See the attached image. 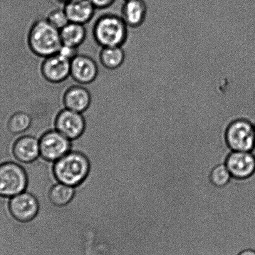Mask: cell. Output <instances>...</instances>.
<instances>
[{"instance_id":"obj_1","label":"cell","mask_w":255,"mask_h":255,"mask_svg":"<svg viewBox=\"0 0 255 255\" xmlns=\"http://www.w3.org/2000/svg\"><path fill=\"white\" fill-rule=\"evenodd\" d=\"M27 42L34 55L45 58L58 53L62 46L60 31L46 18H39L29 29Z\"/></svg>"},{"instance_id":"obj_2","label":"cell","mask_w":255,"mask_h":255,"mask_svg":"<svg viewBox=\"0 0 255 255\" xmlns=\"http://www.w3.org/2000/svg\"><path fill=\"white\" fill-rule=\"evenodd\" d=\"M93 36L101 48L123 47L129 36V28L120 16L105 14L96 19L93 28Z\"/></svg>"},{"instance_id":"obj_3","label":"cell","mask_w":255,"mask_h":255,"mask_svg":"<svg viewBox=\"0 0 255 255\" xmlns=\"http://www.w3.org/2000/svg\"><path fill=\"white\" fill-rule=\"evenodd\" d=\"M90 162L83 153L69 152L57 160L53 166L54 177L59 183L77 187L83 183L90 173Z\"/></svg>"},{"instance_id":"obj_4","label":"cell","mask_w":255,"mask_h":255,"mask_svg":"<svg viewBox=\"0 0 255 255\" xmlns=\"http://www.w3.org/2000/svg\"><path fill=\"white\" fill-rule=\"evenodd\" d=\"M28 176L21 166L13 161L0 164V196L10 198L24 192Z\"/></svg>"},{"instance_id":"obj_5","label":"cell","mask_w":255,"mask_h":255,"mask_svg":"<svg viewBox=\"0 0 255 255\" xmlns=\"http://www.w3.org/2000/svg\"><path fill=\"white\" fill-rule=\"evenodd\" d=\"M226 140L234 152H252L255 148L254 124L246 120L234 121L228 127Z\"/></svg>"},{"instance_id":"obj_6","label":"cell","mask_w":255,"mask_h":255,"mask_svg":"<svg viewBox=\"0 0 255 255\" xmlns=\"http://www.w3.org/2000/svg\"><path fill=\"white\" fill-rule=\"evenodd\" d=\"M70 140L58 131L49 130L39 140L40 156L48 162H56L70 152Z\"/></svg>"},{"instance_id":"obj_7","label":"cell","mask_w":255,"mask_h":255,"mask_svg":"<svg viewBox=\"0 0 255 255\" xmlns=\"http://www.w3.org/2000/svg\"><path fill=\"white\" fill-rule=\"evenodd\" d=\"M56 130L69 140L78 139L83 134L86 121L83 113L64 108L57 114L54 121Z\"/></svg>"},{"instance_id":"obj_8","label":"cell","mask_w":255,"mask_h":255,"mask_svg":"<svg viewBox=\"0 0 255 255\" xmlns=\"http://www.w3.org/2000/svg\"><path fill=\"white\" fill-rule=\"evenodd\" d=\"M8 207L13 219L21 223L33 220L38 215L39 210L36 198L29 193L24 192L10 198Z\"/></svg>"},{"instance_id":"obj_9","label":"cell","mask_w":255,"mask_h":255,"mask_svg":"<svg viewBox=\"0 0 255 255\" xmlns=\"http://www.w3.org/2000/svg\"><path fill=\"white\" fill-rule=\"evenodd\" d=\"M70 61L57 53L44 58L40 67L41 74L49 83H63L70 76Z\"/></svg>"},{"instance_id":"obj_10","label":"cell","mask_w":255,"mask_h":255,"mask_svg":"<svg viewBox=\"0 0 255 255\" xmlns=\"http://www.w3.org/2000/svg\"><path fill=\"white\" fill-rule=\"evenodd\" d=\"M98 73V64L90 56L78 54L71 61L70 76L79 84L92 83Z\"/></svg>"},{"instance_id":"obj_11","label":"cell","mask_w":255,"mask_h":255,"mask_svg":"<svg viewBox=\"0 0 255 255\" xmlns=\"http://www.w3.org/2000/svg\"><path fill=\"white\" fill-rule=\"evenodd\" d=\"M232 177L244 179L255 172V155L252 152L232 151L225 163Z\"/></svg>"},{"instance_id":"obj_12","label":"cell","mask_w":255,"mask_h":255,"mask_svg":"<svg viewBox=\"0 0 255 255\" xmlns=\"http://www.w3.org/2000/svg\"><path fill=\"white\" fill-rule=\"evenodd\" d=\"M91 101L90 91L81 84L67 88L62 98L64 108L80 113L88 110Z\"/></svg>"},{"instance_id":"obj_13","label":"cell","mask_w":255,"mask_h":255,"mask_svg":"<svg viewBox=\"0 0 255 255\" xmlns=\"http://www.w3.org/2000/svg\"><path fill=\"white\" fill-rule=\"evenodd\" d=\"M147 12L145 0H128L121 7L120 16L128 28H137L144 23Z\"/></svg>"},{"instance_id":"obj_14","label":"cell","mask_w":255,"mask_h":255,"mask_svg":"<svg viewBox=\"0 0 255 255\" xmlns=\"http://www.w3.org/2000/svg\"><path fill=\"white\" fill-rule=\"evenodd\" d=\"M63 9L69 22L83 25L92 20L96 10L89 0H72L64 4Z\"/></svg>"},{"instance_id":"obj_15","label":"cell","mask_w":255,"mask_h":255,"mask_svg":"<svg viewBox=\"0 0 255 255\" xmlns=\"http://www.w3.org/2000/svg\"><path fill=\"white\" fill-rule=\"evenodd\" d=\"M12 153L19 162L23 163L33 162L40 155L39 140L33 136H23L14 143Z\"/></svg>"},{"instance_id":"obj_16","label":"cell","mask_w":255,"mask_h":255,"mask_svg":"<svg viewBox=\"0 0 255 255\" xmlns=\"http://www.w3.org/2000/svg\"><path fill=\"white\" fill-rule=\"evenodd\" d=\"M86 35L87 31L84 25L71 22L60 30L62 44L76 48L83 44Z\"/></svg>"},{"instance_id":"obj_17","label":"cell","mask_w":255,"mask_h":255,"mask_svg":"<svg viewBox=\"0 0 255 255\" xmlns=\"http://www.w3.org/2000/svg\"><path fill=\"white\" fill-rule=\"evenodd\" d=\"M126 53L123 47L112 46L101 48L99 59L104 68L115 70L121 68L126 60Z\"/></svg>"},{"instance_id":"obj_18","label":"cell","mask_w":255,"mask_h":255,"mask_svg":"<svg viewBox=\"0 0 255 255\" xmlns=\"http://www.w3.org/2000/svg\"><path fill=\"white\" fill-rule=\"evenodd\" d=\"M75 190L73 187L59 183L53 185L49 192L50 202L57 207H64L71 202L74 197Z\"/></svg>"},{"instance_id":"obj_19","label":"cell","mask_w":255,"mask_h":255,"mask_svg":"<svg viewBox=\"0 0 255 255\" xmlns=\"http://www.w3.org/2000/svg\"><path fill=\"white\" fill-rule=\"evenodd\" d=\"M31 124L32 119L28 113L17 111L7 121V129L12 135L21 134L29 129Z\"/></svg>"},{"instance_id":"obj_20","label":"cell","mask_w":255,"mask_h":255,"mask_svg":"<svg viewBox=\"0 0 255 255\" xmlns=\"http://www.w3.org/2000/svg\"><path fill=\"white\" fill-rule=\"evenodd\" d=\"M231 177L232 175L225 163L215 166L210 175L212 184L217 187L225 186L229 182Z\"/></svg>"},{"instance_id":"obj_21","label":"cell","mask_w":255,"mask_h":255,"mask_svg":"<svg viewBox=\"0 0 255 255\" xmlns=\"http://www.w3.org/2000/svg\"><path fill=\"white\" fill-rule=\"evenodd\" d=\"M46 19L52 26L59 29V31L69 23L63 8L53 9L48 14Z\"/></svg>"},{"instance_id":"obj_22","label":"cell","mask_w":255,"mask_h":255,"mask_svg":"<svg viewBox=\"0 0 255 255\" xmlns=\"http://www.w3.org/2000/svg\"><path fill=\"white\" fill-rule=\"evenodd\" d=\"M78 49L76 48H73V47L63 45L59 49L58 51V54L59 55H61L63 58L68 59L69 61H71L74 57L78 55Z\"/></svg>"},{"instance_id":"obj_23","label":"cell","mask_w":255,"mask_h":255,"mask_svg":"<svg viewBox=\"0 0 255 255\" xmlns=\"http://www.w3.org/2000/svg\"><path fill=\"white\" fill-rule=\"evenodd\" d=\"M96 9H104L113 5L116 0H89Z\"/></svg>"},{"instance_id":"obj_24","label":"cell","mask_w":255,"mask_h":255,"mask_svg":"<svg viewBox=\"0 0 255 255\" xmlns=\"http://www.w3.org/2000/svg\"><path fill=\"white\" fill-rule=\"evenodd\" d=\"M237 255H255V249H247L243 250Z\"/></svg>"},{"instance_id":"obj_25","label":"cell","mask_w":255,"mask_h":255,"mask_svg":"<svg viewBox=\"0 0 255 255\" xmlns=\"http://www.w3.org/2000/svg\"><path fill=\"white\" fill-rule=\"evenodd\" d=\"M56 1L59 2V3L65 4L66 3H68V2L69 1H72V0H56Z\"/></svg>"},{"instance_id":"obj_26","label":"cell","mask_w":255,"mask_h":255,"mask_svg":"<svg viewBox=\"0 0 255 255\" xmlns=\"http://www.w3.org/2000/svg\"><path fill=\"white\" fill-rule=\"evenodd\" d=\"M254 132H255V124L254 125Z\"/></svg>"},{"instance_id":"obj_27","label":"cell","mask_w":255,"mask_h":255,"mask_svg":"<svg viewBox=\"0 0 255 255\" xmlns=\"http://www.w3.org/2000/svg\"><path fill=\"white\" fill-rule=\"evenodd\" d=\"M124 1H128V0H124Z\"/></svg>"}]
</instances>
